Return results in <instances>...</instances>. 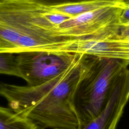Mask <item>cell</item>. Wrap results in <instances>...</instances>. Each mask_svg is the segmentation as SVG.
Here are the masks:
<instances>
[{
    "mask_svg": "<svg viewBox=\"0 0 129 129\" xmlns=\"http://www.w3.org/2000/svg\"><path fill=\"white\" fill-rule=\"evenodd\" d=\"M0 74L20 77L17 56L11 53H0Z\"/></svg>",
    "mask_w": 129,
    "mask_h": 129,
    "instance_id": "cell-9",
    "label": "cell"
},
{
    "mask_svg": "<svg viewBox=\"0 0 129 129\" xmlns=\"http://www.w3.org/2000/svg\"><path fill=\"white\" fill-rule=\"evenodd\" d=\"M79 57L62 73L36 86L0 83V96L20 116L42 129H77L81 122L75 103L80 77Z\"/></svg>",
    "mask_w": 129,
    "mask_h": 129,
    "instance_id": "cell-1",
    "label": "cell"
},
{
    "mask_svg": "<svg viewBox=\"0 0 129 129\" xmlns=\"http://www.w3.org/2000/svg\"><path fill=\"white\" fill-rule=\"evenodd\" d=\"M128 65L129 62L125 60L82 54L75 98L81 125L102 110L116 77Z\"/></svg>",
    "mask_w": 129,
    "mask_h": 129,
    "instance_id": "cell-2",
    "label": "cell"
},
{
    "mask_svg": "<svg viewBox=\"0 0 129 129\" xmlns=\"http://www.w3.org/2000/svg\"><path fill=\"white\" fill-rule=\"evenodd\" d=\"M122 5H125L109 0H97L94 1L67 3L48 7L57 13L66 15L70 18H72L103 7Z\"/></svg>",
    "mask_w": 129,
    "mask_h": 129,
    "instance_id": "cell-7",
    "label": "cell"
},
{
    "mask_svg": "<svg viewBox=\"0 0 129 129\" xmlns=\"http://www.w3.org/2000/svg\"><path fill=\"white\" fill-rule=\"evenodd\" d=\"M77 129H80V128H77Z\"/></svg>",
    "mask_w": 129,
    "mask_h": 129,
    "instance_id": "cell-14",
    "label": "cell"
},
{
    "mask_svg": "<svg viewBox=\"0 0 129 129\" xmlns=\"http://www.w3.org/2000/svg\"><path fill=\"white\" fill-rule=\"evenodd\" d=\"M50 52L88 54L129 62V39L117 35L103 39L64 41L54 44Z\"/></svg>",
    "mask_w": 129,
    "mask_h": 129,
    "instance_id": "cell-6",
    "label": "cell"
},
{
    "mask_svg": "<svg viewBox=\"0 0 129 129\" xmlns=\"http://www.w3.org/2000/svg\"><path fill=\"white\" fill-rule=\"evenodd\" d=\"M119 24L121 27L129 26V6L122 10L119 18Z\"/></svg>",
    "mask_w": 129,
    "mask_h": 129,
    "instance_id": "cell-11",
    "label": "cell"
},
{
    "mask_svg": "<svg viewBox=\"0 0 129 129\" xmlns=\"http://www.w3.org/2000/svg\"><path fill=\"white\" fill-rule=\"evenodd\" d=\"M0 129H42L30 119L22 117L10 108L0 106Z\"/></svg>",
    "mask_w": 129,
    "mask_h": 129,
    "instance_id": "cell-8",
    "label": "cell"
},
{
    "mask_svg": "<svg viewBox=\"0 0 129 129\" xmlns=\"http://www.w3.org/2000/svg\"><path fill=\"white\" fill-rule=\"evenodd\" d=\"M80 55L79 53L46 51L19 53L17 59L20 77L28 86L41 85L64 72Z\"/></svg>",
    "mask_w": 129,
    "mask_h": 129,
    "instance_id": "cell-4",
    "label": "cell"
},
{
    "mask_svg": "<svg viewBox=\"0 0 129 129\" xmlns=\"http://www.w3.org/2000/svg\"><path fill=\"white\" fill-rule=\"evenodd\" d=\"M35 2L38 4L46 6H52L57 5L81 2H89V1H94L97 0H34ZM117 3H119L126 6H129V0H109Z\"/></svg>",
    "mask_w": 129,
    "mask_h": 129,
    "instance_id": "cell-10",
    "label": "cell"
},
{
    "mask_svg": "<svg viewBox=\"0 0 129 129\" xmlns=\"http://www.w3.org/2000/svg\"><path fill=\"white\" fill-rule=\"evenodd\" d=\"M129 100V68L116 77L105 105L98 115L82 124L80 129H116Z\"/></svg>",
    "mask_w": 129,
    "mask_h": 129,
    "instance_id": "cell-5",
    "label": "cell"
},
{
    "mask_svg": "<svg viewBox=\"0 0 129 129\" xmlns=\"http://www.w3.org/2000/svg\"><path fill=\"white\" fill-rule=\"evenodd\" d=\"M126 6L105 7L71 18L58 27L56 36L64 41L103 39L117 36L121 27L119 16Z\"/></svg>",
    "mask_w": 129,
    "mask_h": 129,
    "instance_id": "cell-3",
    "label": "cell"
},
{
    "mask_svg": "<svg viewBox=\"0 0 129 129\" xmlns=\"http://www.w3.org/2000/svg\"><path fill=\"white\" fill-rule=\"evenodd\" d=\"M5 0H0V4H2V3H3Z\"/></svg>",
    "mask_w": 129,
    "mask_h": 129,
    "instance_id": "cell-13",
    "label": "cell"
},
{
    "mask_svg": "<svg viewBox=\"0 0 129 129\" xmlns=\"http://www.w3.org/2000/svg\"><path fill=\"white\" fill-rule=\"evenodd\" d=\"M118 35L121 38L129 39V26L121 27Z\"/></svg>",
    "mask_w": 129,
    "mask_h": 129,
    "instance_id": "cell-12",
    "label": "cell"
}]
</instances>
